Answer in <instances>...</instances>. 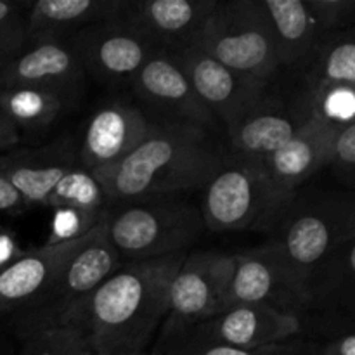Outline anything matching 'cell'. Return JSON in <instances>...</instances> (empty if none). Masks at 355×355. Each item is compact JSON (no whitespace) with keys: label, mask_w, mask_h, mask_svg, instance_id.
Segmentation results:
<instances>
[{"label":"cell","mask_w":355,"mask_h":355,"mask_svg":"<svg viewBox=\"0 0 355 355\" xmlns=\"http://www.w3.org/2000/svg\"><path fill=\"white\" fill-rule=\"evenodd\" d=\"M187 253L121 263L87 298L71 324L87 333L97 355L148 350L165 321L170 284Z\"/></svg>","instance_id":"obj_1"},{"label":"cell","mask_w":355,"mask_h":355,"mask_svg":"<svg viewBox=\"0 0 355 355\" xmlns=\"http://www.w3.org/2000/svg\"><path fill=\"white\" fill-rule=\"evenodd\" d=\"M222 158L217 141L207 128L166 120L153 123L148 137L121 162L92 175L113 203L184 196L203 189Z\"/></svg>","instance_id":"obj_2"},{"label":"cell","mask_w":355,"mask_h":355,"mask_svg":"<svg viewBox=\"0 0 355 355\" xmlns=\"http://www.w3.org/2000/svg\"><path fill=\"white\" fill-rule=\"evenodd\" d=\"M104 224L113 248L128 262L187 253L207 229L200 205L186 196L121 201L106 210Z\"/></svg>","instance_id":"obj_3"},{"label":"cell","mask_w":355,"mask_h":355,"mask_svg":"<svg viewBox=\"0 0 355 355\" xmlns=\"http://www.w3.org/2000/svg\"><path fill=\"white\" fill-rule=\"evenodd\" d=\"M205 227L215 232L259 231L269 234L297 193L284 189L262 163L224 155L201 189Z\"/></svg>","instance_id":"obj_4"},{"label":"cell","mask_w":355,"mask_h":355,"mask_svg":"<svg viewBox=\"0 0 355 355\" xmlns=\"http://www.w3.org/2000/svg\"><path fill=\"white\" fill-rule=\"evenodd\" d=\"M355 238L350 193H297L269 231V245L304 283L311 270L347 239Z\"/></svg>","instance_id":"obj_5"},{"label":"cell","mask_w":355,"mask_h":355,"mask_svg":"<svg viewBox=\"0 0 355 355\" xmlns=\"http://www.w3.org/2000/svg\"><path fill=\"white\" fill-rule=\"evenodd\" d=\"M121 266L106 234L104 218L94 238L59 270L37 298L10 315L9 328L21 342L44 329L71 324L87 298Z\"/></svg>","instance_id":"obj_6"},{"label":"cell","mask_w":355,"mask_h":355,"mask_svg":"<svg viewBox=\"0 0 355 355\" xmlns=\"http://www.w3.org/2000/svg\"><path fill=\"white\" fill-rule=\"evenodd\" d=\"M193 42L232 71L257 82L272 83L279 73L276 40L260 0H217Z\"/></svg>","instance_id":"obj_7"},{"label":"cell","mask_w":355,"mask_h":355,"mask_svg":"<svg viewBox=\"0 0 355 355\" xmlns=\"http://www.w3.org/2000/svg\"><path fill=\"white\" fill-rule=\"evenodd\" d=\"M232 270L234 255L215 250L187 253L170 284L168 311L156 338L186 331L217 314Z\"/></svg>","instance_id":"obj_8"},{"label":"cell","mask_w":355,"mask_h":355,"mask_svg":"<svg viewBox=\"0 0 355 355\" xmlns=\"http://www.w3.org/2000/svg\"><path fill=\"white\" fill-rule=\"evenodd\" d=\"M234 304H263L302 319L307 311V295L283 257L272 245L263 243L234 255V270L220 311Z\"/></svg>","instance_id":"obj_9"},{"label":"cell","mask_w":355,"mask_h":355,"mask_svg":"<svg viewBox=\"0 0 355 355\" xmlns=\"http://www.w3.org/2000/svg\"><path fill=\"white\" fill-rule=\"evenodd\" d=\"M85 69L69 37L28 38L0 71V89L47 90L76 107L85 90Z\"/></svg>","instance_id":"obj_10"},{"label":"cell","mask_w":355,"mask_h":355,"mask_svg":"<svg viewBox=\"0 0 355 355\" xmlns=\"http://www.w3.org/2000/svg\"><path fill=\"white\" fill-rule=\"evenodd\" d=\"M168 52L186 73L201 103L225 128L270 90V83L257 82L232 71L193 40Z\"/></svg>","instance_id":"obj_11"},{"label":"cell","mask_w":355,"mask_h":355,"mask_svg":"<svg viewBox=\"0 0 355 355\" xmlns=\"http://www.w3.org/2000/svg\"><path fill=\"white\" fill-rule=\"evenodd\" d=\"M69 38L85 73L104 83L132 82L135 73L156 51L123 14L90 24Z\"/></svg>","instance_id":"obj_12"},{"label":"cell","mask_w":355,"mask_h":355,"mask_svg":"<svg viewBox=\"0 0 355 355\" xmlns=\"http://www.w3.org/2000/svg\"><path fill=\"white\" fill-rule=\"evenodd\" d=\"M175 335H189L201 342L236 349H262L298 338L302 324L297 315L284 314L269 305L234 304Z\"/></svg>","instance_id":"obj_13"},{"label":"cell","mask_w":355,"mask_h":355,"mask_svg":"<svg viewBox=\"0 0 355 355\" xmlns=\"http://www.w3.org/2000/svg\"><path fill=\"white\" fill-rule=\"evenodd\" d=\"M153 123L127 101H110L89 118L78 146V165L90 173L111 168L130 155L151 132Z\"/></svg>","instance_id":"obj_14"},{"label":"cell","mask_w":355,"mask_h":355,"mask_svg":"<svg viewBox=\"0 0 355 355\" xmlns=\"http://www.w3.org/2000/svg\"><path fill=\"white\" fill-rule=\"evenodd\" d=\"M139 99L168 114L172 121L196 125L208 132L217 130V118L194 92L186 73L165 49H156L132 78Z\"/></svg>","instance_id":"obj_15"},{"label":"cell","mask_w":355,"mask_h":355,"mask_svg":"<svg viewBox=\"0 0 355 355\" xmlns=\"http://www.w3.org/2000/svg\"><path fill=\"white\" fill-rule=\"evenodd\" d=\"M290 68L297 69L293 87L288 96L277 97L312 118V104L322 94L336 87H355V28L326 35L307 58Z\"/></svg>","instance_id":"obj_16"},{"label":"cell","mask_w":355,"mask_h":355,"mask_svg":"<svg viewBox=\"0 0 355 355\" xmlns=\"http://www.w3.org/2000/svg\"><path fill=\"white\" fill-rule=\"evenodd\" d=\"M78 141L71 134L33 149L10 151L0 156V175L23 196L28 207H45L55 184L78 166Z\"/></svg>","instance_id":"obj_17"},{"label":"cell","mask_w":355,"mask_h":355,"mask_svg":"<svg viewBox=\"0 0 355 355\" xmlns=\"http://www.w3.org/2000/svg\"><path fill=\"white\" fill-rule=\"evenodd\" d=\"M96 227L89 234L58 245H42L26 250L19 259L0 270V319L12 315L37 298L55 274L94 238Z\"/></svg>","instance_id":"obj_18"},{"label":"cell","mask_w":355,"mask_h":355,"mask_svg":"<svg viewBox=\"0 0 355 355\" xmlns=\"http://www.w3.org/2000/svg\"><path fill=\"white\" fill-rule=\"evenodd\" d=\"M312 118L304 116L269 90L263 99L227 127L232 155L263 163Z\"/></svg>","instance_id":"obj_19"},{"label":"cell","mask_w":355,"mask_h":355,"mask_svg":"<svg viewBox=\"0 0 355 355\" xmlns=\"http://www.w3.org/2000/svg\"><path fill=\"white\" fill-rule=\"evenodd\" d=\"M217 0H128L123 16L156 49L194 40Z\"/></svg>","instance_id":"obj_20"},{"label":"cell","mask_w":355,"mask_h":355,"mask_svg":"<svg viewBox=\"0 0 355 355\" xmlns=\"http://www.w3.org/2000/svg\"><path fill=\"white\" fill-rule=\"evenodd\" d=\"M128 0H37L28 3L24 26L28 38L71 37L99 21L121 16Z\"/></svg>","instance_id":"obj_21"},{"label":"cell","mask_w":355,"mask_h":355,"mask_svg":"<svg viewBox=\"0 0 355 355\" xmlns=\"http://www.w3.org/2000/svg\"><path fill=\"white\" fill-rule=\"evenodd\" d=\"M331 128L312 118L283 148L263 159V168L284 189L298 193L314 173L326 168V146Z\"/></svg>","instance_id":"obj_22"},{"label":"cell","mask_w":355,"mask_h":355,"mask_svg":"<svg viewBox=\"0 0 355 355\" xmlns=\"http://www.w3.org/2000/svg\"><path fill=\"white\" fill-rule=\"evenodd\" d=\"M276 40L279 69L307 58L326 37L305 0H260Z\"/></svg>","instance_id":"obj_23"},{"label":"cell","mask_w":355,"mask_h":355,"mask_svg":"<svg viewBox=\"0 0 355 355\" xmlns=\"http://www.w3.org/2000/svg\"><path fill=\"white\" fill-rule=\"evenodd\" d=\"M0 110L17 130L40 134L49 130L59 118L75 110L58 94L31 87L0 89Z\"/></svg>","instance_id":"obj_24"},{"label":"cell","mask_w":355,"mask_h":355,"mask_svg":"<svg viewBox=\"0 0 355 355\" xmlns=\"http://www.w3.org/2000/svg\"><path fill=\"white\" fill-rule=\"evenodd\" d=\"M106 194L99 180L82 166L69 170L49 194L45 207L49 210H73L94 220L106 215Z\"/></svg>","instance_id":"obj_25"},{"label":"cell","mask_w":355,"mask_h":355,"mask_svg":"<svg viewBox=\"0 0 355 355\" xmlns=\"http://www.w3.org/2000/svg\"><path fill=\"white\" fill-rule=\"evenodd\" d=\"M305 352H307V342L304 336L262 349H236V347L201 342L189 335H173L156 338L151 355H305Z\"/></svg>","instance_id":"obj_26"},{"label":"cell","mask_w":355,"mask_h":355,"mask_svg":"<svg viewBox=\"0 0 355 355\" xmlns=\"http://www.w3.org/2000/svg\"><path fill=\"white\" fill-rule=\"evenodd\" d=\"M21 347L30 355H97L87 333L75 324L35 333Z\"/></svg>","instance_id":"obj_27"},{"label":"cell","mask_w":355,"mask_h":355,"mask_svg":"<svg viewBox=\"0 0 355 355\" xmlns=\"http://www.w3.org/2000/svg\"><path fill=\"white\" fill-rule=\"evenodd\" d=\"M326 168L352 184L355 172V123L333 127L326 146Z\"/></svg>","instance_id":"obj_28"},{"label":"cell","mask_w":355,"mask_h":355,"mask_svg":"<svg viewBox=\"0 0 355 355\" xmlns=\"http://www.w3.org/2000/svg\"><path fill=\"white\" fill-rule=\"evenodd\" d=\"M305 3L324 35L352 26L355 16L354 0H305Z\"/></svg>","instance_id":"obj_29"},{"label":"cell","mask_w":355,"mask_h":355,"mask_svg":"<svg viewBox=\"0 0 355 355\" xmlns=\"http://www.w3.org/2000/svg\"><path fill=\"white\" fill-rule=\"evenodd\" d=\"M28 40L24 16L0 24V71L24 47Z\"/></svg>","instance_id":"obj_30"},{"label":"cell","mask_w":355,"mask_h":355,"mask_svg":"<svg viewBox=\"0 0 355 355\" xmlns=\"http://www.w3.org/2000/svg\"><path fill=\"white\" fill-rule=\"evenodd\" d=\"M305 355H355V333L354 329L336 333V335L321 336V340H309Z\"/></svg>","instance_id":"obj_31"},{"label":"cell","mask_w":355,"mask_h":355,"mask_svg":"<svg viewBox=\"0 0 355 355\" xmlns=\"http://www.w3.org/2000/svg\"><path fill=\"white\" fill-rule=\"evenodd\" d=\"M24 252L26 250L21 248L16 232L10 231V229H0V270H3L14 260L19 259Z\"/></svg>","instance_id":"obj_32"},{"label":"cell","mask_w":355,"mask_h":355,"mask_svg":"<svg viewBox=\"0 0 355 355\" xmlns=\"http://www.w3.org/2000/svg\"><path fill=\"white\" fill-rule=\"evenodd\" d=\"M28 208V203L19 193L10 186L6 177L0 175V211L3 214H21Z\"/></svg>","instance_id":"obj_33"},{"label":"cell","mask_w":355,"mask_h":355,"mask_svg":"<svg viewBox=\"0 0 355 355\" xmlns=\"http://www.w3.org/2000/svg\"><path fill=\"white\" fill-rule=\"evenodd\" d=\"M21 141V132L0 110V153L10 151Z\"/></svg>","instance_id":"obj_34"},{"label":"cell","mask_w":355,"mask_h":355,"mask_svg":"<svg viewBox=\"0 0 355 355\" xmlns=\"http://www.w3.org/2000/svg\"><path fill=\"white\" fill-rule=\"evenodd\" d=\"M23 9H28V3L10 2V0H0V24L23 17Z\"/></svg>","instance_id":"obj_35"},{"label":"cell","mask_w":355,"mask_h":355,"mask_svg":"<svg viewBox=\"0 0 355 355\" xmlns=\"http://www.w3.org/2000/svg\"><path fill=\"white\" fill-rule=\"evenodd\" d=\"M0 355H12V347L2 336H0Z\"/></svg>","instance_id":"obj_36"},{"label":"cell","mask_w":355,"mask_h":355,"mask_svg":"<svg viewBox=\"0 0 355 355\" xmlns=\"http://www.w3.org/2000/svg\"><path fill=\"white\" fill-rule=\"evenodd\" d=\"M17 355H30V354H28V350H26V349H24V347H21L19 354H17Z\"/></svg>","instance_id":"obj_37"},{"label":"cell","mask_w":355,"mask_h":355,"mask_svg":"<svg viewBox=\"0 0 355 355\" xmlns=\"http://www.w3.org/2000/svg\"><path fill=\"white\" fill-rule=\"evenodd\" d=\"M134 355H151V354H148V352H144V354H134Z\"/></svg>","instance_id":"obj_38"}]
</instances>
